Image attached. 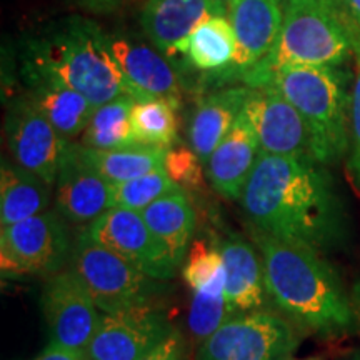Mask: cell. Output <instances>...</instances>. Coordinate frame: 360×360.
<instances>
[{
  "instance_id": "ac0fdd59",
  "label": "cell",
  "mask_w": 360,
  "mask_h": 360,
  "mask_svg": "<svg viewBox=\"0 0 360 360\" xmlns=\"http://www.w3.org/2000/svg\"><path fill=\"white\" fill-rule=\"evenodd\" d=\"M259 154V139L242 110L231 132L204 165L210 186L227 199L240 200Z\"/></svg>"
},
{
  "instance_id": "836d02e7",
  "label": "cell",
  "mask_w": 360,
  "mask_h": 360,
  "mask_svg": "<svg viewBox=\"0 0 360 360\" xmlns=\"http://www.w3.org/2000/svg\"><path fill=\"white\" fill-rule=\"evenodd\" d=\"M335 4L352 29L360 30V0H335Z\"/></svg>"
},
{
  "instance_id": "4dcf8cb0",
  "label": "cell",
  "mask_w": 360,
  "mask_h": 360,
  "mask_svg": "<svg viewBox=\"0 0 360 360\" xmlns=\"http://www.w3.org/2000/svg\"><path fill=\"white\" fill-rule=\"evenodd\" d=\"M354 53H355V82L352 87V103H350V174L360 188V30L354 35Z\"/></svg>"
},
{
  "instance_id": "8fae6325",
  "label": "cell",
  "mask_w": 360,
  "mask_h": 360,
  "mask_svg": "<svg viewBox=\"0 0 360 360\" xmlns=\"http://www.w3.org/2000/svg\"><path fill=\"white\" fill-rule=\"evenodd\" d=\"M6 139L13 162L39 175L49 186H56L58 169L70 141L58 134L24 96L8 105Z\"/></svg>"
},
{
  "instance_id": "5b68a950",
  "label": "cell",
  "mask_w": 360,
  "mask_h": 360,
  "mask_svg": "<svg viewBox=\"0 0 360 360\" xmlns=\"http://www.w3.org/2000/svg\"><path fill=\"white\" fill-rule=\"evenodd\" d=\"M352 25L335 0H289L283 4L281 37L267 60L247 72V87L267 84L282 67H340L354 53Z\"/></svg>"
},
{
  "instance_id": "277c9868",
  "label": "cell",
  "mask_w": 360,
  "mask_h": 360,
  "mask_svg": "<svg viewBox=\"0 0 360 360\" xmlns=\"http://www.w3.org/2000/svg\"><path fill=\"white\" fill-rule=\"evenodd\" d=\"M265 85L277 89L304 119L315 162L327 167L344 159L352 103L347 72L342 67H282Z\"/></svg>"
},
{
  "instance_id": "6da1fadb",
  "label": "cell",
  "mask_w": 360,
  "mask_h": 360,
  "mask_svg": "<svg viewBox=\"0 0 360 360\" xmlns=\"http://www.w3.org/2000/svg\"><path fill=\"white\" fill-rule=\"evenodd\" d=\"M240 204L254 231L321 254L339 247L347 236L334 177L307 157L260 152Z\"/></svg>"
},
{
  "instance_id": "30bf717a",
  "label": "cell",
  "mask_w": 360,
  "mask_h": 360,
  "mask_svg": "<svg viewBox=\"0 0 360 360\" xmlns=\"http://www.w3.org/2000/svg\"><path fill=\"white\" fill-rule=\"evenodd\" d=\"M84 232L148 277L165 282L177 274L179 267L147 227L141 212L110 207L90 222Z\"/></svg>"
},
{
  "instance_id": "f1b7e54d",
  "label": "cell",
  "mask_w": 360,
  "mask_h": 360,
  "mask_svg": "<svg viewBox=\"0 0 360 360\" xmlns=\"http://www.w3.org/2000/svg\"><path fill=\"white\" fill-rule=\"evenodd\" d=\"M179 188L164 167L152 170L141 177L112 186V207H122L142 212L160 197Z\"/></svg>"
},
{
  "instance_id": "44dd1931",
  "label": "cell",
  "mask_w": 360,
  "mask_h": 360,
  "mask_svg": "<svg viewBox=\"0 0 360 360\" xmlns=\"http://www.w3.org/2000/svg\"><path fill=\"white\" fill-rule=\"evenodd\" d=\"M250 87H227L205 96L193 110L188 125V142L202 164L231 132L244 110Z\"/></svg>"
},
{
  "instance_id": "1f68e13d",
  "label": "cell",
  "mask_w": 360,
  "mask_h": 360,
  "mask_svg": "<svg viewBox=\"0 0 360 360\" xmlns=\"http://www.w3.org/2000/svg\"><path fill=\"white\" fill-rule=\"evenodd\" d=\"M141 360H187L186 339L177 328H174L157 347L152 349Z\"/></svg>"
},
{
  "instance_id": "ba28073f",
  "label": "cell",
  "mask_w": 360,
  "mask_h": 360,
  "mask_svg": "<svg viewBox=\"0 0 360 360\" xmlns=\"http://www.w3.org/2000/svg\"><path fill=\"white\" fill-rule=\"evenodd\" d=\"M72 247L67 220L45 210L0 231L4 277H51L69 265Z\"/></svg>"
},
{
  "instance_id": "83f0119b",
  "label": "cell",
  "mask_w": 360,
  "mask_h": 360,
  "mask_svg": "<svg viewBox=\"0 0 360 360\" xmlns=\"http://www.w3.org/2000/svg\"><path fill=\"white\" fill-rule=\"evenodd\" d=\"M231 317H233V314L229 309L225 295V277L192 292L188 328L195 339L205 340Z\"/></svg>"
},
{
  "instance_id": "7c38bea8",
  "label": "cell",
  "mask_w": 360,
  "mask_h": 360,
  "mask_svg": "<svg viewBox=\"0 0 360 360\" xmlns=\"http://www.w3.org/2000/svg\"><path fill=\"white\" fill-rule=\"evenodd\" d=\"M174 328L167 314L157 305L102 314L85 354L89 360H141Z\"/></svg>"
},
{
  "instance_id": "d590c367",
  "label": "cell",
  "mask_w": 360,
  "mask_h": 360,
  "mask_svg": "<svg viewBox=\"0 0 360 360\" xmlns=\"http://www.w3.org/2000/svg\"><path fill=\"white\" fill-rule=\"evenodd\" d=\"M340 360H360V349L352 350V352L345 355V357H342Z\"/></svg>"
},
{
  "instance_id": "9a60e30c",
  "label": "cell",
  "mask_w": 360,
  "mask_h": 360,
  "mask_svg": "<svg viewBox=\"0 0 360 360\" xmlns=\"http://www.w3.org/2000/svg\"><path fill=\"white\" fill-rule=\"evenodd\" d=\"M109 42L135 98L164 97L180 105L186 90L182 75L164 52L129 34H109Z\"/></svg>"
},
{
  "instance_id": "ffe728a7",
  "label": "cell",
  "mask_w": 360,
  "mask_h": 360,
  "mask_svg": "<svg viewBox=\"0 0 360 360\" xmlns=\"http://www.w3.org/2000/svg\"><path fill=\"white\" fill-rule=\"evenodd\" d=\"M180 56L191 69L214 77L231 79L237 60V37L229 15L202 22L167 57Z\"/></svg>"
},
{
  "instance_id": "f35d334b",
  "label": "cell",
  "mask_w": 360,
  "mask_h": 360,
  "mask_svg": "<svg viewBox=\"0 0 360 360\" xmlns=\"http://www.w3.org/2000/svg\"><path fill=\"white\" fill-rule=\"evenodd\" d=\"M304 360H321V359H304Z\"/></svg>"
},
{
  "instance_id": "cb8c5ba5",
  "label": "cell",
  "mask_w": 360,
  "mask_h": 360,
  "mask_svg": "<svg viewBox=\"0 0 360 360\" xmlns=\"http://www.w3.org/2000/svg\"><path fill=\"white\" fill-rule=\"evenodd\" d=\"M52 200V186L13 160L0 167V224L8 227L42 214Z\"/></svg>"
},
{
  "instance_id": "5bb4252c",
  "label": "cell",
  "mask_w": 360,
  "mask_h": 360,
  "mask_svg": "<svg viewBox=\"0 0 360 360\" xmlns=\"http://www.w3.org/2000/svg\"><path fill=\"white\" fill-rule=\"evenodd\" d=\"M56 210L67 222L89 225L112 207V186L85 160L80 143L67 148L56 186Z\"/></svg>"
},
{
  "instance_id": "52a82bcc",
  "label": "cell",
  "mask_w": 360,
  "mask_h": 360,
  "mask_svg": "<svg viewBox=\"0 0 360 360\" xmlns=\"http://www.w3.org/2000/svg\"><path fill=\"white\" fill-rule=\"evenodd\" d=\"M299 328L277 310L237 314L200 342L197 360H289Z\"/></svg>"
},
{
  "instance_id": "74e56055",
  "label": "cell",
  "mask_w": 360,
  "mask_h": 360,
  "mask_svg": "<svg viewBox=\"0 0 360 360\" xmlns=\"http://www.w3.org/2000/svg\"><path fill=\"white\" fill-rule=\"evenodd\" d=\"M217 2H222V4H225V6H231V4L236 2V0H217Z\"/></svg>"
},
{
  "instance_id": "8992f818",
  "label": "cell",
  "mask_w": 360,
  "mask_h": 360,
  "mask_svg": "<svg viewBox=\"0 0 360 360\" xmlns=\"http://www.w3.org/2000/svg\"><path fill=\"white\" fill-rule=\"evenodd\" d=\"M67 267L80 278L102 314L155 305L165 292L164 281L148 277L84 231L74 240Z\"/></svg>"
},
{
  "instance_id": "7402d4cb",
  "label": "cell",
  "mask_w": 360,
  "mask_h": 360,
  "mask_svg": "<svg viewBox=\"0 0 360 360\" xmlns=\"http://www.w3.org/2000/svg\"><path fill=\"white\" fill-rule=\"evenodd\" d=\"M27 101L65 139L80 137L92 119L96 105L77 90L42 79H22Z\"/></svg>"
},
{
  "instance_id": "4316f807",
  "label": "cell",
  "mask_w": 360,
  "mask_h": 360,
  "mask_svg": "<svg viewBox=\"0 0 360 360\" xmlns=\"http://www.w3.org/2000/svg\"><path fill=\"white\" fill-rule=\"evenodd\" d=\"M177 103L164 97L135 98L130 112L135 142L167 150L174 147L177 142Z\"/></svg>"
},
{
  "instance_id": "2e32d148",
  "label": "cell",
  "mask_w": 360,
  "mask_h": 360,
  "mask_svg": "<svg viewBox=\"0 0 360 360\" xmlns=\"http://www.w3.org/2000/svg\"><path fill=\"white\" fill-rule=\"evenodd\" d=\"M229 20L237 37L233 80L267 60L281 37L283 25L282 0H236L229 6Z\"/></svg>"
},
{
  "instance_id": "9c48e42d",
  "label": "cell",
  "mask_w": 360,
  "mask_h": 360,
  "mask_svg": "<svg viewBox=\"0 0 360 360\" xmlns=\"http://www.w3.org/2000/svg\"><path fill=\"white\" fill-rule=\"evenodd\" d=\"M49 344L85 350L101 323L102 312L70 269L47 277L40 294Z\"/></svg>"
},
{
  "instance_id": "d4e9b609",
  "label": "cell",
  "mask_w": 360,
  "mask_h": 360,
  "mask_svg": "<svg viewBox=\"0 0 360 360\" xmlns=\"http://www.w3.org/2000/svg\"><path fill=\"white\" fill-rule=\"evenodd\" d=\"M85 160L102 175L110 186L137 179L152 170L162 169L167 157V148L148 147L142 143L120 148H87L80 146Z\"/></svg>"
},
{
  "instance_id": "4fadbf2b",
  "label": "cell",
  "mask_w": 360,
  "mask_h": 360,
  "mask_svg": "<svg viewBox=\"0 0 360 360\" xmlns=\"http://www.w3.org/2000/svg\"><path fill=\"white\" fill-rule=\"evenodd\" d=\"M244 115L257 135L260 152L269 155L312 159L310 139L304 119L272 85L250 87L244 105Z\"/></svg>"
},
{
  "instance_id": "484cf974",
  "label": "cell",
  "mask_w": 360,
  "mask_h": 360,
  "mask_svg": "<svg viewBox=\"0 0 360 360\" xmlns=\"http://www.w3.org/2000/svg\"><path fill=\"white\" fill-rule=\"evenodd\" d=\"M134 101L132 96H122L96 107L87 129L80 135V146L107 150L137 143L130 124Z\"/></svg>"
},
{
  "instance_id": "3957f363",
  "label": "cell",
  "mask_w": 360,
  "mask_h": 360,
  "mask_svg": "<svg viewBox=\"0 0 360 360\" xmlns=\"http://www.w3.org/2000/svg\"><path fill=\"white\" fill-rule=\"evenodd\" d=\"M22 79H42L77 90L94 105L135 94L96 22L70 15L45 25L22 47Z\"/></svg>"
},
{
  "instance_id": "d6a6232c",
  "label": "cell",
  "mask_w": 360,
  "mask_h": 360,
  "mask_svg": "<svg viewBox=\"0 0 360 360\" xmlns=\"http://www.w3.org/2000/svg\"><path fill=\"white\" fill-rule=\"evenodd\" d=\"M32 360H89V357L85 350H74L56 344H47V347Z\"/></svg>"
},
{
  "instance_id": "8d00e7d4",
  "label": "cell",
  "mask_w": 360,
  "mask_h": 360,
  "mask_svg": "<svg viewBox=\"0 0 360 360\" xmlns=\"http://www.w3.org/2000/svg\"><path fill=\"white\" fill-rule=\"evenodd\" d=\"M355 309H357V314H360V283L357 285V290H355Z\"/></svg>"
},
{
  "instance_id": "f546056e",
  "label": "cell",
  "mask_w": 360,
  "mask_h": 360,
  "mask_svg": "<svg viewBox=\"0 0 360 360\" xmlns=\"http://www.w3.org/2000/svg\"><path fill=\"white\" fill-rule=\"evenodd\" d=\"M202 162L191 147L174 146L167 150L164 169L170 179L182 188H199L202 186Z\"/></svg>"
},
{
  "instance_id": "7a4b0ae2",
  "label": "cell",
  "mask_w": 360,
  "mask_h": 360,
  "mask_svg": "<svg viewBox=\"0 0 360 360\" xmlns=\"http://www.w3.org/2000/svg\"><path fill=\"white\" fill-rule=\"evenodd\" d=\"M269 302L297 328L322 337L354 330L359 314L323 254L254 231Z\"/></svg>"
},
{
  "instance_id": "d6986e66",
  "label": "cell",
  "mask_w": 360,
  "mask_h": 360,
  "mask_svg": "<svg viewBox=\"0 0 360 360\" xmlns=\"http://www.w3.org/2000/svg\"><path fill=\"white\" fill-rule=\"evenodd\" d=\"M225 265V295L233 315L267 309L262 259L257 247L231 233L215 242Z\"/></svg>"
},
{
  "instance_id": "e575fe53",
  "label": "cell",
  "mask_w": 360,
  "mask_h": 360,
  "mask_svg": "<svg viewBox=\"0 0 360 360\" xmlns=\"http://www.w3.org/2000/svg\"><path fill=\"white\" fill-rule=\"evenodd\" d=\"M80 2L89 11H94L97 13H109L114 12L120 6H124L127 0H80Z\"/></svg>"
},
{
  "instance_id": "e0dca14e",
  "label": "cell",
  "mask_w": 360,
  "mask_h": 360,
  "mask_svg": "<svg viewBox=\"0 0 360 360\" xmlns=\"http://www.w3.org/2000/svg\"><path fill=\"white\" fill-rule=\"evenodd\" d=\"M229 15V6L217 0H146L141 27L148 42L169 56L202 22Z\"/></svg>"
},
{
  "instance_id": "603a6c76",
  "label": "cell",
  "mask_w": 360,
  "mask_h": 360,
  "mask_svg": "<svg viewBox=\"0 0 360 360\" xmlns=\"http://www.w3.org/2000/svg\"><path fill=\"white\" fill-rule=\"evenodd\" d=\"M147 227L180 267L191 247L197 215L186 188L179 187L142 210Z\"/></svg>"
},
{
  "instance_id": "ab89813d",
  "label": "cell",
  "mask_w": 360,
  "mask_h": 360,
  "mask_svg": "<svg viewBox=\"0 0 360 360\" xmlns=\"http://www.w3.org/2000/svg\"><path fill=\"white\" fill-rule=\"evenodd\" d=\"M282 2H283V4H285V2H289V0H282Z\"/></svg>"
}]
</instances>
